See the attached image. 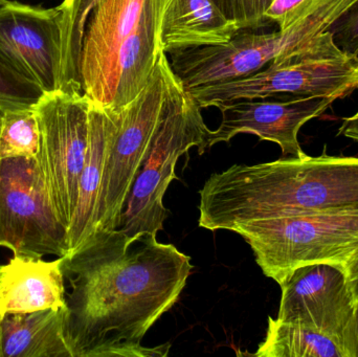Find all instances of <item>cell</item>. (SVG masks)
I'll return each instance as SVG.
<instances>
[{"instance_id":"obj_1","label":"cell","mask_w":358,"mask_h":357,"mask_svg":"<svg viewBox=\"0 0 358 357\" xmlns=\"http://www.w3.org/2000/svg\"><path fill=\"white\" fill-rule=\"evenodd\" d=\"M157 235L96 228L63 256L64 335L73 357H165L171 344L147 348L149 329L178 303L191 258Z\"/></svg>"},{"instance_id":"obj_2","label":"cell","mask_w":358,"mask_h":357,"mask_svg":"<svg viewBox=\"0 0 358 357\" xmlns=\"http://www.w3.org/2000/svg\"><path fill=\"white\" fill-rule=\"evenodd\" d=\"M199 226L233 232L259 220L358 212V156L305 153L271 163L233 165L199 192Z\"/></svg>"},{"instance_id":"obj_3","label":"cell","mask_w":358,"mask_h":357,"mask_svg":"<svg viewBox=\"0 0 358 357\" xmlns=\"http://www.w3.org/2000/svg\"><path fill=\"white\" fill-rule=\"evenodd\" d=\"M358 90V56L344 52L330 31L250 77L187 90L200 108L240 100L315 98L336 101Z\"/></svg>"},{"instance_id":"obj_4","label":"cell","mask_w":358,"mask_h":357,"mask_svg":"<svg viewBox=\"0 0 358 357\" xmlns=\"http://www.w3.org/2000/svg\"><path fill=\"white\" fill-rule=\"evenodd\" d=\"M178 82L167 54L162 52L146 87L123 108L111 110L113 126L105 152L96 205V228H119L134 180Z\"/></svg>"},{"instance_id":"obj_5","label":"cell","mask_w":358,"mask_h":357,"mask_svg":"<svg viewBox=\"0 0 358 357\" xmlns=\"http://www.w3.org/2000/svg\"><path fill=\"white\" fill-rule=\"evenodd\" d=\"M208 132L201 108L178 81L126 201L120 231L132 237L141 233L157 235L164 230L170 215L164 197L172 180H178L179 157L193 147L203 154L208 150Z\"/></svg>"},{"instance_id":"obj_6","label":"cell","mask_w":358,"mask_h":357,"mask_svg":"<svg viewBox=\"0 0 358 357\" xmlns=\"http://www.w3.org/2000/svg\"><path fill=\"white\" fill-rule=\"evenodd\" d=\"M233 232L252 247L263 274L281 286L302 266L342 265L358 249V212L271 218Z\"/></svg>"},{"instance_id":"obj_7","label":"cell","mask_w":358,"mask_h":357,"mask_svg":"<svg viewBox=\"0 0 358 357\" xmlns=\"http://www.w3.org/2000/svg\"><path fill=\"white\" fill-rule=\"evenodd\" d=\"M92 101L83 92L45 94L35 107L40 130L37 161L57 218L73 219L90 142Z\"/></svg>"},{"instance_id":"obj_8","label":"cell","mask_w":358,"mask_h":357,"mask_svg":"<svg viewBox=\"0 0 358 357\" xmlns=\"http://www.w3.org/2000/svg\"><path fill=\"white\" fill-rule=\"evenodd\" d=\"M321 34L317 19L305 15L284 31H239L227 43L171 52L170 66L185 90L227 83L262 71Z\"/></svg>"},{"instance_id":"obj_9","label":"cell","mask_w":358,"mask_h":357,"mask_svg":"<svg viewBox=\"0 0 358 357\" xmlns=\"http://www.w3.org/2000/svg\"><path fill=\"white\" fill-rule=\"evenodd\" d=\"M0 247L19 257L67 254L66 228L55 213L37 159H0Z\"/></svg>"},{"instance_id":"obj_10","label":"cell","mask_w":358,"mask_h":357,"mask_svg":"<svg viewBox=\"0 0 358 357\" xmlns=\"http://www.w3.org/2000/svg\"><path fill=\"white\" fill-rule=\"evenodd\" d=\"M277 320L304 325L338 339L348 357H357L353 331L355 303L342 268L315 263L296 268L281 285Z\"/></svg>"},{"instance_id":"obj_11","label":"cell","mask_w":358,"mask_h":357,"mask_svg":"<svg viewBox=\"0 0 358 357\" xmlns=\"http://www.w3.org/2000/svg\"><path fill=\"white\" fill-rule=\"evenodd\" d=\"M0 52L45 94L62 90V10L16 1L0 6Z\"/></svg>"},{"instance_id":"obj_12","label":"cell","mask_w":358,"mask_h":357,"mask_svg":"<svg viewBox=\"0 0 358 357\" xmlns=\"http://www.w3.org/2000/svg\"><path fill=\"white\" fill-rule=\"evenodd\" d=\"M334 102L332 99L306 96L282 101L240 100L220 105L222 119L216 130L208 132V150L218 143H229L238 134L248 133L279 145L284 157L301 156L305 154L298 138L301 128L321 117Z\"/></svg>"},{"instance_id":"obj_13","label":"cell","mask_w":358,"mask_h":357,"mask_svg":"<svg viewBox=\"0 0 358 357\" xmlns=\"http://www.w3.org/2000/svg\"><path fill=\"white\" fill-rule=\"evenodd\" d=\"M167 1H151L140 24L113 54L94 87L84 94L94 104L120 110L146 87L164 52L159 33Z\"/></svg>"},{"instance_id":"obj_14","label":"cell","mask_w":358,"mask_h":357,"mask_svg":"<svg viewBox=\"0 0 358 357\" xmlns=\"http://www.w3.org/2000/svg\"><path fill=\"white\" fill-rule=\"evenodd\" d=\"M152 0H101L90 14L80 58L82 90L100 79L120 46L138 27Z\"/></svg>"},{"instance_id":"obj_15","label":"cell","mask_w":358,"mask_h":357,"mask_svg":"<svg viewBox=\"0 0 358 357\" xmlns=\"http://www.w3.org/2000/svg\"><path fill=\"white\" fill-rule=\"evenodd\" d=\"M62 258L14 256L0 265V319L8 314H27L66 307Z\"/></svg>"},{"instance_id":"obj_16","label":"cell","mask_w":358,"mask_h":357,"mask_svg":"<svg viewBox=\"0 0 358 357\" xmlns=\"http://www.w3.org/2000/svg\"><path fill=\"white\" fill-rule=\"evenodd\" d=\"M239 31L213 0H168L159 36L162 48L168 54L227 43Z\"/></svg>"},{"instance_id":"obj_17","label":"cell","mask_w":358,"mask_h":357,"mask_svg":"<svg viewBox=\"0 0 358 357\" xmlns=\"http://www.w3.org/2000/svg\"><path fill=\"white\" fill-rule=\"evenodd\" d=\"M113 126V111L92 102L87 155L80 177L76 211L66 231L67 254L77 249L96 230V205L107 142Z\"/></svg>"},{"instance_id":"obj_18","label":"cell","mask_w":358,"mask_h":357,"mask_svg":"<svg viewBox=\"0 0 358 357\" xmlns=\"http://www.w3.org/2000/svg\"><path fill=\"white\" fill-rule=\"evenodd\" d=\"M65 310L8 314L0 319V357H73L64 335Z\"/></svg>"},{"instance_id":"obj_19","label":"cell","mask_w":358,"mask_h":357,"mask_svg":"<svg viewBox=\"0 0 358 357\" xmlns=\"http://www.w3.org/2000/svg\"><path fill=\"white\" fill-rule=\"evenodd\" d=\"M258 357H348L336 337L304 325L268 318L266 337L259 345Z\"/></svg>"},{"instance_id":"obj_20","label":"cell","mask_w":358,"mask_h":357,"mask_svg":"<svg viewBox=\"0 0 358 357\" xmlns=\"http://www.w3.org/2000/svg\"><path fill=\"white\" fill-rule=\"evenodd\" d=\"M101 0H64L62 10V67L61 80L64 92H83L80 75V58L86 24Z\"/></svg>"},{"instance_id":"obj_21","label":"cell","mask_w":358,"mask_h":357,"mask_svg":"<svg viewBox=\"0 0 358 357\" xmlns=\"http://www.w3.org/2000/svg\"><path fill=\"white\" fill-rule=\"evenodd\" d=\"M40 130L35 109L4 112L0 123V159H37Z\"/></svg>"},{"instance_id":"obj_22","label":"cell","mask_w":358,"mask_h":357,"mask_svg":"<svg viewBox=\"0 0 358 357\" xmlns=\"http://www.w3.org/2000/svg\"><path fill=\"white\" fill-rule=\"evenodd\" d=\"M45 92L25 77L0 52V115L12 110L34 109Z\"/></svg>"},{"instance_id":"obj_23","label":"cell","mask_w":358,"mask_h":357,"mask_svg":"<svg viewBox=\"0 0 358 357\" xmlns=\"http://www.w3.org/2000/svg\"><path fill=\"white\" fill-rule=\"evenodd\" d=\"M225 18L233 21L240 31H255L264 27L265 12L273 0H213Z\"/></svg>"},{"instance_id":"obj_24","label":"cell","mask_w":358,"mask_h":357,"mask_svg":"<svg viewBox=\"0 0 358 357\" xmlns=\"http://www.w3.org/2000/svg\"><path fill=\"white\" fill-rule=\"evenodd\" d=\"M315 0H273L265 12L268 22L277 23L279 29L284 31L294 24L298 19L313 6Z\"/></svg>"},{"instance_id":"obj_25","label":"cell","mask_w":358,"mask_h":357,"mask_svg":"<svg viewBox=\"0 0 358 357\" xmlns=\"http://www.w3.org/2000/svg\"><path fill=\"white\" fill-rule=\"evenodd\" d=\"M329 31L336 43L344 52L358 56V1Z\"/></svg>"},{"instance_id":"obj_26","label":"cell","mask_w":358,"mask_h":357,"mask_svg":"<svg viewBox=\"0 0 358 357\" xmlns=\"http://www.w3.org/2000/svg\"><path fill=\"white\" fill-rule=\"evenodd\" d=\"M345 274L349 291L352 293L355 303L358 302V249L340 266Z\"/></svg>"},{"instance_id":"obj_27","label":"cell","mask_w":358,"mask_h":357,"mask_svg":"<svg viewBox=\"0 0 358 357\" xmlns=\"http://www.w3.org/2000/svg\"><path fill=\"white\" fill-rule=\"evenodd\" d=\"M338 134L358 142V111L351 117L343 119Z\"/></svg>"},{"instance_id":"obj_28","label":"cell","mask_w":358,"mask_h":357,"mask_svg":"<svg viewBox=\"0 0 358 357\" xmlns=\"http://www.w3.org/2000/svg\"><path fill=\"white\" fill-rule=\"evenodd\" d=\"M353 331H355V343H357V357H358V302L355 304Z\"/></svg>"},{"instance_id":"obj_29","label":"cell","mask_w":358,"mask_h":357,"mask_svg":"<svg viewBox=\"0 0 358 357\" xmlns=\"http://www.w3.org/2000/svg\"><path fill=\"white\" fill-rule=\"evenodd\" d=\"M6 1H8V0H0V6H1V4L6 3Z\"/></svg>"},{"instance_id":"obj_30","label":"cell","mask_w":358,"mask_h":357,"mask_svg":"<svg viewBox=\"0 0 358 357\" xmlns=\"http://www.w3.org/2000/svg\"><path fill=\"white\" fill-rule=\"evenodd\" d=\"M0 123H1V115H0Z\"/></svg>"}]
</instances>
